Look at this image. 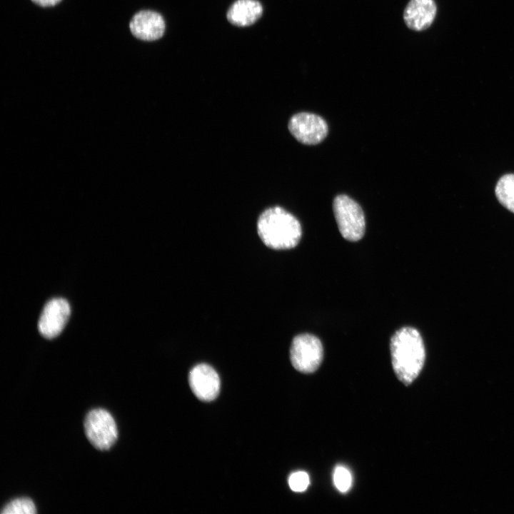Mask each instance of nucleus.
I'll use <instances>...</instances> for the list:
<instances>
[{
	"label": "nucleus",
	"mask_w": 514,
	"mask_h": 514,
	"mask_svg": "<svg viewBox=\"0 0 514 514\" xmlns=\"http://www.w3.org/2000/svg\"><path fill=\"white\" fill-rule=\"evenodd\" d=\"M36 513L34 502L28 498L14 499L6 504L2 514H34Z\"/></svg>",
	"instance_id": "obj_13"
},
{
	"label": "nucleus",
	"mask_w": 514,
	"mask_h": 514,
	"mask_svg": "<svg viewBox=\"0 0 514 514\" xmlns=\"http://www.w3.org/2000/svg\"><path fill=\"white\" fill-rule=\"evenodd\" d=\"M436 12L434 0H410L404 9L403 20L410 29L420 31L431 26Z\"/></svg>",
	"instance_id": "obj_10"
},
{
	"label": "nucleus",
	"mask_w": 514,
	"mask_h": 514,
	"mask_svg": "<svg viewBox=\"0 0 514 514\" xmlns=\"http://www.w3.org/2000/svg\"><path fill=\"white\" fill-rule=\"evenodd\" d=\"M323 349L321 341L310 333L295 336L290 348V359L293 366L299 372L311 373L321 365Z\"/></svg>",
	"instance_id": "obj_4"
},
{
	"label": "nucleus",
	"mask_w": 514,
	"mask_h": 514,
	"mask_svg": "<svg viewBox=\"0 0 514 514\" xmlns=\"http://www.w3.org/2000/svg\"><path fill=\"white\" fill-rule=\"evenodd\" d=\"M129 29L133 36L138 39L154 41L162 37L166 24L159 13L143 10L133 16L129 23Z\"/></svg>",
	"instance_id": "obj_9"
},
{
	"label": "nucleus",
	"mask_w": 514,
	"mask_h": 514,
	"mask_svg": "<svg viewBox=\"0 0 514 514\" xmlns=\"http://www.w3.org/2000/svg\"><path fill=\"white\" fill-rule=\"evenodd\" d=\"M288 128L293 136L306 145L321 143L328 134V125L321 116L308 112L294 114L289 120Z\"/></svg>",
	"instance_id": "obj_6"
},
{
	"label": "nucleus",
	"mask_w": 514,
	"mask_h": 514,
	"mask_svg": "<svg viewBox=\"0 0 514 514\" xmlns=\"http://www.w3.org/2000/svg\"><path fill=\"white\" fill-rule=\"evenodd\" d=\"M188 381L193 393L201 400L211 401L219 393L221 384L219 376L208 364L201 363L195 366L189 373Z\"/></svg>",
	"instance_id": "obj_8"
},
{
	"label": "nucleus",
	"mask_w": 514,
	"mask_h": 514,
	"mask_svg": "<svg viewBox=\"0 0 514 514\" xmlns=\"http://www.w3.org/2000/svg\"><path fill=\"white\" fill-rule=\"evenodd\" d=\"M257 231L262 242L275 250L294 248L302 236L298 220L280 206L268 208L260 214Z\"/></svg>",
	"instance_id": "obj_2"
},
{
	"label": "nucleus",
	"mask_w": 514,
	"mask_h": 514,
	"mask_svg": "<svg viewBox=\"0 0 514 514\" xmlns=\"http://www.w3.org/2000/svg\"><path fill=\"white\" fill-rule=\"evenodd\" d=\"M71 313L68 301L64 298H54L44 307L38 328L39 333L46 338L58 336L64 328Z\"/></svg>",
	"instance_id": "obj_7"
},
{
	"label": "nucleus",
	"mask_w": 514,
	"mask_h": 514,
	"mask_svg": "<svg viewBox=\"0 0 514 514\" xmlns=\"http://www.w3.org/2000/svg\"><path fill=\"white\" fill-rule=\"evenodd\" d=\"M334 216L341 236L350 241L362 238L366 229V221L361 206L346 195H338L333 202Z\"/></svg>",
	"instance_id": "obj_3"
},
{
	"label": "nucleus",
	"mask_w": 514,
	"mask_h": 514,
	"mask_svg": "<svg viewBox=\"0 0 514 514\" xmlns=\"http://www.w3.org/2000/svg\"><path fill=\"white\" fill-rule=\"evenodd\" d=\"M263 6L256 0H237L228 9V21L237 26H248L254 24L262 15Z\"/></svg>",
	"instance_id": "obj_11"
},
{
	"label": "nucleus",
	"mask_w": 514,
	"mask_h": 514,
	"mask_svg": "<svg viewBox=\"0 0 514 514\" xmlns=\"http://www.w3.org/2000/svg\"><path fill=\"white\" fill-rule=\"evenodd\" d=\"M495 195L503 206L514 213V174H506L499 179Z\"/></svg>",
	"instance_id": "obj_12"
},
{
	"label": "nucleus",
	"mask_w": 514,
	"mask_h": 514,
	"mask_svg": "<svg viewBox=\"0 0 514 514\" xmlns=\"http://www.w3.org/2000/svg\"><path fill=\"white\" fill-rule=\"evenodd\" d=\"M34 4L42 6H53L59 4L61 0H31Z\"/></svg>",
	"instance_id": "obj_16"
},
{
	"label": "nucleus",
	"mask_w": 514,
	"mask_h": 514,
	"mask_svg": "<svg viewBox=\"0 0 514 514\" xmlns=\"http://www.w3.org/2000/svg\"><path fill=\"white\" fill-rule=\"evenodd\" d=\"M309 483V476L303 471L293 473L288 478L289 486L294 492H303L306 490Z\"/></svg>",
	"instance_id": "obj_15"
},
{
	"label": "nucleus",
	"mask_w": 514,
	"mask_h": 514,
	"mask_svg": "<svg viewBox=\"0 0 514 514\" xmlns=\"http://www.w3.org/2000/svg\"><path fill=\"white\" fill-rule=\"evenodd\" d=\"M333 481L340 492H347L350 489L352 483L349 470L343 466L336 467L333 473Z\"/></svg>",
	"instance_id": "obj_14"
},
{
	"label": "nucleus",
	"mask_w": 514,
	"mask_h": 514,
	"mask_svg": "<svg viewBox=\"0 0 514 514\" xmlns=\"http://www.w3.org/2000/svg\"><path fill=\"white\" fill-rule=\"evenodd\" d=\"M390 350L397 378L404 385H410L418 376L425 359V346L420 333L411 327L400 328L390 338Z\"/></svg>",
	"instance_id": "obj_1"
},
{
	"label": "nucleus",
	"mask_w": 514,
	"mask_h": 514,
	"mask_svg": "<svg viewBox=\"0 0 514 514\" xmlns=\"http://www.w3.org/2000/svg\"><path fill=\"white\" fill-rule=\"evenodd\" d=\"M84 429L89 442L101 450L109 449L118 437L117 426L113 416L102 408L93 409L88 413Z\"/></svg>",
	"instance_id": "obj_5"
}]
</instances>
